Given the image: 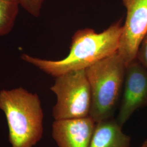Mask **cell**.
Segmentation results:
<instances>
[{"mask_svg": "<svg viewBox=\"0 0 147 147\" xmlns=\"http://www.w3.org/2000/svg\"><path fill=\"white\" fill-rule=\"evenodd\" d=\"M126 8L117 53L126 64L136 58L142 39L147 32V0H121Z\"/></svg>", "mask_w": 147, "mask_h": 147, "instance_id": "obj_5", "label": "cell"}, {"mask_svg": "<svg viewBox=\"0 0 147 147\" xmlns=\"http://www.w3.org/2000/svg\"><path fill=\"white\" fill-rule=\"evenodd\" d=\"M0 110L5 113L11 147H33L43 133V112L36 93L22 87L0 91Z\"/></svg>", "mask_w": 147, "mask_h": 147, "instance_id": "obj_2", "label": "cell"}, {"mask_svg": "<svg viewBox=\"0 0 147 147\" xmlns=\"http://www.w3.org/2000/svg\"><path fill=\"white\" fill-rule=\"evenodd\" d=\"M50 89L57 99L53 109L55 121L89 116L91 93L85 70L72 71L55 78Z\"/></svg>", "mask_w": 147, "mask_h": 147, "instance_id": "obj_4", "label": "cell"}, {"mask_svg": "<svg viewBox=\"0 0 147 147\" xmlns=\"http://www.w3.org/2000/svg\"><path fill=\"white\" fill-rule=\"evenodd\" d=\"M141 147H147V139L143 143Z\"/></svg>", "mask_w": 147, "mask_h": 147, "instance_id": "obj_12", "label": "cell"}, {"mask_svg": "<svg viewBox=\"0 0 147 147\" xmlns=\"http://www.w3.org/2000/svg\"><path fill=\"white\" fill-rule=\"evenodd\" d=\"M136 58L147 69V32L142 39L140 45L137 53Z\"/></svg>", "mask_w": 147, "mask_h": 147, "instance_id": "obj_11", "label": "cell"}, {"mask_svg": "<svg viewBox=\"0 0 147 147\" xmlns=\"http://www.w3.org/2000/svg\"><path fill=\"white\" fill-rule=\"evenodd\" d=\"M126 65L117 52L85 70L91 93L89 116L96 123L113 117L123 93Z\"/></svg>", "mask_w": 147, "mask_h": 147, "instance_id": "obj_3", "label": "cell"}, {"mask_svg": "<svg viewBox=\"0 0 147 147\" xmlns=\"http://www.w3.org/2000/svg\"><path fill=\"white\" fill-rule=\"evenodd\" d=\"M95 124L89 116L55 121L52 136L59 147H89Z\"/></svg>", "mask_w": 147, "mask_h": 147, "instance_id": "obj_7", "label": "cell"}, {"mask_svg": "<svg viewBox=\"0 0 147 147\" xmlns=\"http://www.w3.org/2000/svg\"><path fill=\"white\" fill-rule=\"evenodd\" d=\"M147 107V69L137 58L126 64L119 113L116 118L121 126L135 111Z\"/></svg>", "mask_w": 147, "mask_h": 147, "instance_id": "obj_6", "label": "cell"}, {"mask_svg": "<svg viewBox=\"0 0 147 147\" xmlns=\"http://www.w3.org/2000/svg\"><path fill=\"white\" fill-rule=\"evenodd\" d=\"M20 6L18 0H0V36H5L12 30Z\"/></svg>", "mask_w": 147, "mask_h": 147, "instance_id": "obj_9", "label": "cell"}, {"mask_svg": "<svg viewBox=\"0 0 147 147\" xmlns=\"http://www.w3.org/2000/svg\"><path fill=\"white\" fill-rule=\"evenodd\" d=\"M122 28L120 19L99 33L89 28L78 30L72 37L68 55L60 60L41 59L27 54H22L21 59L55 78L86 70L117 52Z\"/></svg>", "mask_w": 147, "mask_h": 147, "instance_id": "obj_1", "label": "cell"}, {"mask_svg": "<svg viewBox=\"0 0 147 147\" xmlns=\"http://www.w3.org/2000/svg\"><path fill=\"white\" fill-rule=\"evenodd\" d=\"M121 128L113 117L96 122L89 147H129L131 137Z\"/></svg>", "mask_w": 147, "mask_h": 147, "instance_id": "obj_8", "label": "cell"}, {"mask_svg": "<svg viewBox=\"0 0 147 147\" xmlns=\"http://www.w3.org/2000/svg\"><path fill=\"white\" fill-rule=\"evenodd\" d=\"M20 6L34 17H39L45 0H18Z\"/></svg>", "mask_w": 147, "mask_h": 147, "instance_id": "obj_10", "label": "cell"}]
</instances>
